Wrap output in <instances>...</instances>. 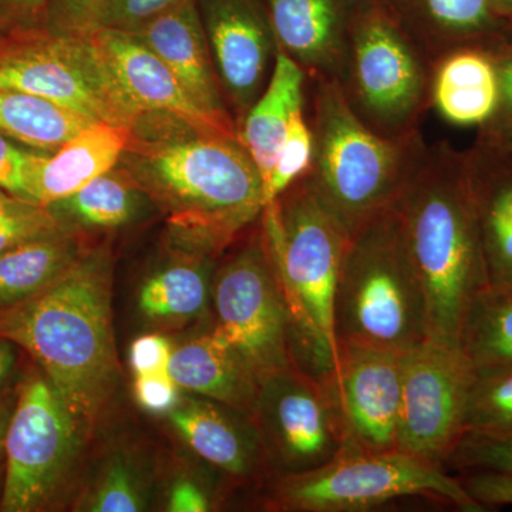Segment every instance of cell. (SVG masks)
<instances>
[{"label": "cell", "mask_w": 512, "mask_h": 512, "mask_svg": "<svg viewBox=\"0 0 512 512\" xmlns=\"http://www.w3.org/2000/svg\"><path fill=\"white\" fill-rule=\"evenodd\" d=\"M117 165L167 214L190 252L217 255L264 212L261 174L239 137L170 114H141Z\"/></svg>", "instance_id": "6da1fadb"}, {"label": "cell", "mask_w": 512, "mask_h": 512, "mask_svg": "<svg viewBox=\"0 0 512 512\" xmlns=\"http://www.w3.org/2000/svg\"><path fill=\"white\" fill-rule=\"evenodd\" d=\"M111 286L110 251L97 248L43 291L0 308V336L39 363L80 433L99 419L116 383Z\"/></svg>", "instance_id": "7a4b0ae2"}, {"label": "cell", "mask_w": 512, "mask_h": 512, "mask_svg": "<svg viewBox=\"0 0 512 512\" xmlns=\"http://www.w3.org/2000/svg\"><path fill=\"white\" fill-rule=\"evenodd\" d=\"M393 207L426 298L429 339L458 346L468 308L490 286L466 151L426 144Z\"/></svg>", "instance_id": "3957f363"}, {"label": "cell", "mask_w": 512, "mask_h": 512, "mask_svg": "<svg viewBox=\"0 0 512 512\" xmlns=\"http://www.w3.org/2000/svg\"><path fill=\"white\" fill-rule=\"evenodd\" d=\"M259 222L291 315L298 366L332 386L339 365L335 296L349 232L306 175L266 205Z\"/></svg>", "instance_id": "277c9868"}, {"label": "cell", "mask_w": 512, "mask_h": 512, "mask_svg": "<svg viewBox=\"0 0 512 512\" xmlns=\"http://www.w3.org/2000/svg\"><path fill=\"white\" fill-rule=\"evenodd\" d=\"M316 197L350 234L392 207L423 153L421 133L387 138L350 109L336 80H309Z\"/></svg>", "instance_id": "5b68a950"}, {"label": "cell", "mask_w": 512, "mask_h": 512, "mask_svg": "<svg viewBox=\"0 0 512 512\" xmlns=\"http://www.w3.org/2000/svg\"><path fill=\"white\" fill-rule=\"evenodd\" d=\"M339 345L407 353L429 339L426 298L387 208L349 235L335 296Z\"/></svg>", "instance_id": "8992f818"}, {"label": "cell", "mask_w": 512, "mask_h": 512, "mask_svg": "<svg viewBox=\"0 0 512 512\" xmlns=\"http://www.w3.org/2000/svg\"><path fill=\"white\" fill-rule=\"evenodd\" d=\"M431 63L384 0H357L338 77L343 96L375 133H421L430 109Z\"/></svg>", "instance_id": "52a82bcc"}, {"label": "cell", "mask_w": 512, "mask_h": 512, "mask_svg": "<svg viewBox=\"0 0 512 512\" xmlns=\"http://www.w3.org/2000/svg\"><path fill=\"white\" fill-rule=\"evenodd\" d=\"M414 495L437 498L461 511H485L444 467L402 450L349 447L325 466L282 477L271 505L293 512H365Z\"/></svg>", "instance_id": "ba28073f"}, {"label": "cell", "mask_w": 512, "mask_h": 512, "mask_svg": "<svg viewBox=\"0 0 512 512\" xmlns=\"http://www.w3.org/2000/svg\"><path fill=\"white\" fill-rule=\"evenodd\" d=\"M0 89L35 94L128 130L140 117L90 36H59L46 29L8 33L0 39Z\"/></svg>", "instance_id": "9c48e42d"}, {"label": "cell", "mask_w": 512, "mask_h": 512, "mask_svg": "<svg viewBox=\"0 0 512 512\" xmlns=\"http://www.w3.org/2000/svg\"><path fill=\"white\" fill-rule=\"evenodd\" d=\"M211 288L215 332L241 356L258 384L296 365L291 315L262 227L215 272Z\"/></svg>", "instance_id": "30bf717a"}, {"label": "cell", "mask_w": 512, "mask_h": 512, "mask_svg": "<svg viewBox=\"0 0 512 512\" xmlns=\"http://www.w3.org/2000/svg\"><path fill=\"white\" fill-rule=\"evenodd\" d=\"M473 379L460 346L427 339L404 353L397 450L447 466L466 433Z\"/></svg>", "instance_id": "8fae6325"}, {"label": "cell", "mask_w": 512, "mask_h": 512, "mask_svg": "<svg viewBox=\"0 0 512 512\" xmlns=\"http://www.w3.org/2000/svg\"><path fill=\"white\" fill-rule=\"evenodd\" d=\"M79 434L49 379L28 380L6 431L2 510L29 512L43 507L72 464Z\"/></svg>", "instance_id": "7c38bea8"}, {"label": "cell", "mask_w": 512, "mask_h": 512, "mask_svg": "<svg viewBox=\"0 0 512 512\" xmlns=\"http://www.w3.org/2000/svg\"><path fill=\"white\" fill-rule=\"evenodd\" d=\"M289 474L325 466L346 447L338 397L328 383L293 365L259 384L254 413Z\"/></svg>", "instance_id": "4fadbf2b"}, {"label": "cell", "mask_w": 512, "mask_h": 512, "mask_svg": "<svg viewBox=\"0 0 512 512\" xmlns=\"http://www.w3.org/2000/svg\"><path fill=\"white\" fill-rule=\"evenodd\" d=\"M222 94L237 128L271 79L278 43L264 0H197Z\"/></svg>", "instance_id": "5bb4252c"}, {"label": "cell", "mask_w": 512, "mask_h": 512, "mask_svg": "<svg viewBox=\"0 0 512 512\" xmlns=\"http://www.w3.org/2000/svg\"><path fill=\"white\" fill-rule=\"evenodd\" d=\"M404 353L339 345L332 386L338 397L346 447L397 450L403 394Z\"/></svg>", "instance_id": "9a60e30c"}, {"label": "cell", "mask_w": 512, "mask_h": 512, "mask_svg": "<svg viewBox=\"0 0 512 512\" xmlns=\"http://www.w3.org/2000/svg\"><path fill=\"white\" fill-rule=\"evenodd\" d=\"M90 37L138 116L144 113L170 114L200 130L238 137L237 127L228 126L202 110L163 60L134 33L101 28Z\"/></svg>", "instance_id": "2e32d148"}, {"label": "cell", "mask_w": 512, "mask_h": 512, "mask_svg": "<svg viewBox=\"0 0 512 512\" xmlns=\"http://www.w3.org/2000/svg\"><path fill=\"white\" fill-rule=\"evenodd\" d=\"M357 0H264L278 49L308 80H338Z\"/></svg>", "instance_id": "e0dca14e"}, {"label": "cell", "mask_w": 512, "mask_h": 512, "mask_svg": "<svg viewBox=\"0 0 512 512\" xmlns=\"http://www.w3.org/2000/svg\"><path fill=\"white\" fill-rule=\"evenodd\" d=\"M131 33L163 60L202 110L237 127L212 63L197 0H180Z\"/></svg>", "instance_id": "ac0fdd59"}, {"label": "cell", "mask_w": 512, "mask_h": 512, "mask_svg": "<svg viewBox=\"0 0 512 512\" xmlns=\"http://www.w3.org/2000/svg\"><path fill=\"white\" fill-rule=\"evenodd\" d=\"M464 151L488 284L512 286V148L478 134Z\"/></svg>", "instance_id": "d6986e66"}, {"label": "cell", "mask_w": 512, "mask_h": 512, "mask_svg": "<svg viewBox=\"0 0 512 512\" xmlns=\"http://www.w3.org/2000/svg\"><path fill=\"white\" fill-rule=\"evenodd\" d=\"M394 18L433 64L466 46L500 49L510 42V25L493 0H384Z\"/></svg>", "instance_id": "ffe728a7"}, {"label": "cell", "mask_w": 512, "mask_h": 512, "mask_svg": "<svg viewBox=\"0 0 512 512\" xmlns=\"http://www.w3.org/2000/svg\"><path fill=\"white\" fill-rule=\"evenodd\" d=\"M498 97L495 50L460 47L431 64L430 107L448 124L487 126L497 111Z\"/></svg>", "instance_id": "44dd1931"}, {"label": "cell", "mask_w": 512, "mask_h": 512, "mask_svg": "<svg viewBox=\"0 0 512 512\" xmlns=\"http://www.w3.org/2000/svg\"><path fill=\"white\" fill-rule=\"evenodd\" d=\"M130 130L96 121L55 153H46L33 175L29 200L49 207L82 190L119 164Z\"/></svg>", "instance_id": "7402d4cb"}, {"label": "cell", "mask_w": 512, "mask_h": 512, "mask_svg": "<svg viewBox=\"0 0 512 512\" xmlns=\"http://www.w3.org/2000/svg\"><path fill=\"white\" fill-rule=\"evenodd\" d=\"M168 373L175 384L252 416L259 384L241 356L212 329L173 349Z\"/></svg>", "instance_id": "603a6c76"}, {"label": "cell", "mask_w": 512, "mask_h": 512, "mask_svg": "<svg viewBox=\"0 0 512 512\" xmlns=\"http://www.w3.org/2000/svg\"><path fill=\"white\" fill-rule=\"evenodd\" d=\"M308 76L299 64L276 53L274 72L238 128V137L266 183L296 111L305 109Z\"/></svg>", "instance_id": "cb8c5ba5"}, {"label": "cell", "mask_w": 512, "mask_h": 512, "mask_svg": "<svg viewBox=\"0 0 512 512\" xmlns=\"http://www.w3.org/2000/svg\"><path fill=\"white\" fill-rule=\"evenodd\" d=\"M174 429L198 456L232 476L254 473L258 441L234 417L210 403L194 402L170 412Z\"/></svg>", "instance_id": "d4e9b609"}, {"label": "cell", "mask_w": 512, "mask_h": 512, "mask_svg": "<svg viewBox=\"0 0 512 512\" xmlns=\"http://www.w3.org/2000/svg\"><path fill=\"white\" fill-rule=\"evenodd\" d=\"M84 249L77 235L63 227L22 242L0 254V308L36 295L60 278Z\"/></svg>", "instance_id": "484cf974"}, {"label": "cell", "mask_w": 512, "mask_h": 512, "mask_svg": "<svg viewBox=\"0 0 512 512\" xmlns=\"http://www.w3.org/2000/svg\"><path fill=\"white\" fill-rule=\"evenodd\" d=\"M151 202L124 168L117 165L70 197L49 205L60 224L109 229L130 224Z\"/></svg>", "instance_id": "4316f807"}, {"label": "cell", "mask_w": 512, "mask_h": 512, "mask_svg": "<svg viewBox=\"0 0 512 512\" xmlns=\"http://www.w3.org/2000/svg\"><path fill=\"white\" fill-rule=\"evenodd\" d=\"M96 121L35 94L0 89V134L43 153L57 148Z\"/></svg>", "instance_id": "83f0119b"}, {"label": "cell", "mask_w": 512, "mask_h": 512, "mask_svg": "<svg viewBox=\"0 0 512 512\" xmlns=\"http://www.w3.org/2000/svg\"><path fill=\"white\" fill-rule=\"evenodd\" d=\"M458 346L474 370L512 367V286H488L474 299Z\"/></svg>", "instance_id": "f1b7e54d"}, {"label": "cell", "mask_w": 512, "mask_h": 512, "mask_svg": "<svg viewBox=\"0 0 512 512\" xmlns=\"http://www.w3.org/2000/svg\"><path fill=\"white\" fill-rule=\"evenodd\" d=\"M192 252L190 258L164 266L141 286L138 306L150 319H188L204 312L210 298L208 258Z\"/></svg>", "instance_id": "f546056e"}, {"label": "cell", "mask_w": 512, "mask_h": 512, "mask_svg": "<svg viewBox=\"0 0 512 512\" xmlns=\"http://www.w3.org/2000/svg\"><path fill=\"white\" fill-rule=\"evenodd\" d=\"M512 431V367L474 370L468 394L466 433Z\"/></svg>", "instance_id": "4dcf8cb0"}, {"label": "cell", "mask_w": 512, "mask_h": 512, "mask_svg": "<svg viewBox=\"0 0 512 512\" xmlns=\"http://www.w3.org/2000/svg\"><path fill=\"white\" fill-rule=\"evenodd\" d=\"M313 134L305 109L296 111L289 121L288 131L274 168L264 184L265 207L281 197L291 185L311 171Z\"/></svg>", "instance_id": "1f68e13d"}, {"label": "cell", "mask_w": 512, "mask_h": 512, "mask_svg": "<svg viewBox=\"0 0 512 512\" xmlns=\"http://www.w3.org/2000/svg\"><path fill=\"white\" fill-rule=\"evenodd\" d=\"M60 228L63 225L49 208L6 192L0 197V254Z\"/></svg>", "instance_id": "d6a6232c"}, {"label": "cell", "mask_w": 512, "mask_h": 512, "mask_svg": "<svg viewBox=\"0 0 512 512\" xmlns=\"http://www.w3.org/2000/svg\"><path fill=\"white\" fill-rule=\"evenodd\" d=\"M461 473L498 471L512 473V431L508 433H464L448 461Z\"/></svg>", "instance_id": "836d02e7"}, {"label": "cell", "mask_w": 512, "mask_h": 512, "mask_svg": "<svg viewBox=\"0 0 512 512\" xmlns=\"http://www.w3.org/2000/svg\"><path fill=\"white\" fill-rule=\"evenodd\" d=\"M146 508L136 474L124 461H114L87 498L86 510L92 512H137Z\"/></svg>", "instance_id": "e575fe53"}, {"label": "cell", "mask_w": 512, "mask_h": 512, "mask_svg": "<svg viewBox=\"0 0 512 512\" xmlns=\"http://www.w3.org/2000/svg\"><path fill=\"white\" fill-rule=\"evenodd\" d=\"M110 0H50L47 32L69 37H87L103 26Z\"/></svg>", "instance_id": "d590c367"}, {"label": "cell", "mask_w": 512, "mask_h": 512, "mask_svg": "<svg viewBox=\"0 0 512 512\" xmlns=\"http://www.w3.org/2000/svg\"><path fill=\"white\" fill-rule=\"evenodd\" d=\"M45 154L0 134V191L29 200L33 175Z\"/></svg>", "instance_id": "8d00e7d4"}, {"label": "cell", "mask_w": 512, "mask_h": 512, "mask_svg": "<svg viewBox=\"0 0 512 512\" xmlns=\"http://www.w3.org/2000/svg\"><path fill=\"white\" fill-rule=\"evenodd\" d=\"M178 2L180 0H110L101 28L134 32Z\"/></svg>", "instance_id": "74e56055"}, {"label": "cell", "mask_w": 512, "mask_h": 512, "mask_svg": "<svg viewBox=\"0 0 512 512\" xmlns=\"http://www.w3.org/2000/svg\"><path fill=\"white\" fill-rule=\"evenodd\" d=\"M460 481L484 510L512 505V473L466 471Z\"/></svg>", "instance_id": "f35d334b"}, {"label": "cell", "mask_w": 512, "mask_h": 512, "mask_svg": "<svg viewBox=\"0 0 512 512\" xmlns=\"http://www.w3.org/2000/svg\"><path fill=\"white\" fill-rule=\"evenodd\" d=\"M50 0H0V28L23 33L45 30Z\"/></svg>", "instance_id": "ab89813d"}, {"label": "cell", "mask_w": 512, "mask_h": 512, "mask_svg": "<svg viewBox=\"0 0 512 512\" xmlns=\"http://www.w3.org/2000/svg\"><path fill=\"white\" fill-rule=\"evenodd\" d=\"M495 63L500 86L497 111L487 126L478 128V133L487 136H500L512 127V43L495 50Z\"/></svg>", "instance_id": "60d3db41"}, {"label": "cell", "mask_w": 512, "mask_h": 512, "mask_svg": "<svg viewBox=\"0 0 512 512\" xmlns=\"http://www.w3.org/2000/svg\"><path fill=\"white\" fill-rule=\"evenodd\" d=\"M134 392L138 404L151 413H170L178 400V386L168 372L136 376Z\"/></svg>", "instance_id": "b9f144b4"}, {"label": "cell", "mask_w": 512, "mask_h": 512, "mask_svg": "<svg viewBox=\"0 0 512 512\" xmlns=\"http://www.w3.org/2000/svg\"><path fill=\"white\" fill-rule=\"evenodd\" d=\"M173 349L170 342L160 335H146L134 340L130 349V365L134 375L168 372Z\"/></svg>", "instance_id": "7bdbcfd3"}, {"label": "cell", "mask_w": 512, "mask_h": 512, "mask_svg": "<svg viewBox=\"0 0 512 512\" xmlns=\"http://www.w3.org/2000/svg\"><path fill=\"white\" fill-rule=\"evenodd\" d=\"M208 510H210L208 495L192 481L180 480L171 488L168 511L205 512Z\"/></svg>", "instance_id": "ee69618b"}, {"label": "cell", "mask_w": 512, "mask_h": 512, "mask_svg": "<svg viewBox=\"0 0 512 512\" xmlns=\"http://www.w3.org/2000/svg\"><path fill=\"white\" fill-rule=\"evenodd\" d=\"M13 365H15V353H13L12 346L6 340H0V386L9 376Z\"/></svg>", "instance_id": "f6af8a7d"}, {"label": "cell", "mask_w": 512, "mask_h": 512, "mask_svg": "<svg viewBox=\"0 0 512 512\" xmlns=\"http://www.w3.org/2000/svg\"><path fill=\"white\" fill-rule=\"evenodd\" d=\"M10 414L6 409H0V453L5 450V437L6 431H8Z\"/></svg>", "instance_id": "bcb514c9"}, {"label": "cell", "mask_w": 512, "mask_h": 512, "mask_svg": "<svg viewBox=\"0 0 512 512\" xmlns=\"http://www.w3.org/2000/svg\"><path fill=\"white\" fill-rule=\"evenodd\" d=\"M493 3L498 13H500V15L507 20L508 25H510L512 18V0H493Z\"/></svg>", "instance_id": "7dc6e473"}, {"label": "cell", "mask_w": 512, "mask_h": 512, "mask_svg": "<svg viewBox=\"0 0 512 512\" xmlns=\"http://www.w3.org/2000/svg\"><path fill=\"white\" fill-rule=\"evenodd\" d=\"M478 134H481V133H478ZM483 136H487V134H483ZM488 137H493V138H497V140L504 141V143L507 144V146H510L512 148V127L508 128V130L505 131V133L500 134V136H488Z\"/></svg>", "instance_id": "c3c4849f"}, {"label": "cell", "mask_w": 512, "mask_h": 512, "mask_svg": "<svg viewBox=\"0 0 512 512\" xmlns=\"http://www.w3.org/2000/svg\"><path fill=\"white\" fill-rule=\"evenodd\" d=\"M510 43H512V18L510 20Z\"/></svg>", "instance_id": "681fc988"}, {"label": "cell", "mask_w": 512, "mask_h": 512, "mask_svg": "<svg viewBox=\"0 0 512 512\" xmlns=\"http://www.w3.org/2000/svg\"><path fill=\"white\" fill-rule=\"evenodd\" d=\"M5 35H6V33L3 32L2 28H0V39H2V37L5 36Z\"/></svg>", "instance_id": "f907efd6"}, {"label": "cell", "mask_w": 512, "mask_h": 512, "mask_svg": "<svg viewBox=\"0 0 512 512\" xmlns=\"http://www.w3.org/2000/svg\"><path fill=\"white\" fill-rule=\"evenodd\" d=\"M3 194H5V192L0 191V197H2Z\"/></svg>", "instance_id": "816d5d0a"}]
</instances>
